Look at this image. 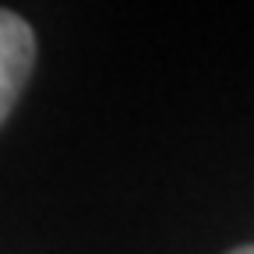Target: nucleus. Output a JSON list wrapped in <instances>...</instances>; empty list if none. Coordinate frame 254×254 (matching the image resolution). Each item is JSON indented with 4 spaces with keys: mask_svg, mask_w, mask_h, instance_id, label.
Wrapping results in <instances>:
<instances>
[{
    "mask_svg": "<svg viewBox=\"0 0 254 254\" xmlns=\"http://www.w3.org/2000/svg\"><path fill=\"white\" fill-rule=\"evenodd\" d=\"M230 254H254V244H247V247H237V251H230Z\"/></svg>",
    "mask_w": 254,
    "mask_h": 254,
    "instance_id": "obj_2",
    "label": "nucleus"
},
{
    "mask_svg": "<svg viewBox=\"0 0 254 254\" xmlns=\"http://www.w3.org/2000/svg\"><path fill=\"white\" fill-rule=\"evenodd\" d=\"M32 64H36V32L21 14L0 7V124L14 110Z\"/></svg>",
    "mask_w": 254,
    "mask_h": 254,
    "instance_id": "obj_1",
    "label": "nucleus"
}]
</instances>
